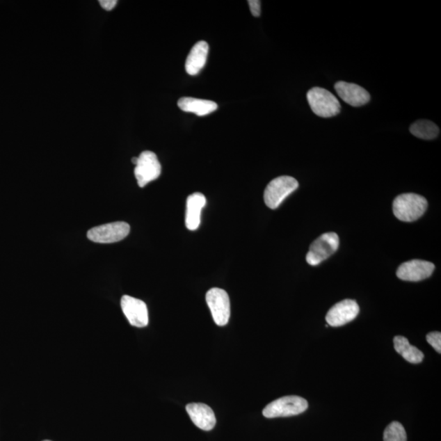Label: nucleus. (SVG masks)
Returning a JSON list of instances; mask_svg holds the SVG:
<instances>
[{"instance_id": "f03ea898", "label": "nucleus", "mask_w": 441, "mask_h": 441, "mask_svg": "<svg viewBox=\"0 0 441 441\" xmlns=\"http://www.w3.org/2000/svg\"><path fill=\"white\" fill-rule=\"evenodd\" d=\"M312 111L322 118H330L339 114L341 105L337 98L330 91L322 88H312L307 95Z\"/></svg>"}, {"instance_id": "ddd939ff", "label": "nucleus", "mask_w": 441, "mask_h": 441, "mask_svg": "<svg viewBox=\"0 0 441 441\" xmlns=\"http://www.w3.org/2000/svg\"><path fill=\"white\" fill-rule=\"evenodd\" d=\"M186 410L197 428L207 431L214 428L216 417L209 406L203 403H191L186 406Z\"/></svg>"}, {"instance_id": "7ed1b4c3", "label": "nucleus", "mask_w": 441, "mask_h": 441, "mask_svg": "<svg viewBox=\"0 0 441 441\" xmlns=\"http://www.w3.org/2000/svg\"><path fill=\"white\" fill-rule=\"evenodd\" d=\"M307 409L308 402L304 398L287 396L268 403L262 411V415L267 419H274L301 415Z\"/></svg>"}, {"instance_id": "20e7f679", "label": "nucleus", "mask_w": 441, "mask_h": 441, "mask_svg": "<svg viewBox=\"0 0 441 441\" xmlns=\"http://www.w3.org/2000/svg\"><path fill=\"white\" fill-rule=\"evenodd\" d=\"M298 182L289 176H281L272 180L264 191V201L267 207L275 209L287 197L296 191Z\"/></svg>"}, {"instance_id": "4468645a", "label": "nucleus", "mask_w": 441, "mask_h": 441, "mask_svg": "<svg viewBox=\"0 0 441 441\" xmlns=\"http://www.w3.org/2000/svg\"><path fill=\"white\" fill-rule=\"evenodd\" d=\"M205 205V196L199 192L191 194L187 198L185 223L190 231H195L199 228L202 209Z\"/></svg>"}, {"instance_id": "dca6fc26", "label": "nucleus", "mask_w": 441, "mask_h": 441, "mask_svg": "<svg viewBox=\"0 0 441 441\" xmlns=\"http://www.w3.org/2000/svg\"><path fill=\"white\" fill-rule=\"evenodd\" d=\"M177 106L183 111L199 116L209 115L218 109L217 103L194 97H182L178 100Z\"/></svg>"}, {"instance_id": "0eeeda50", "label": "nucleus", "mask_w": 441, "mask_h": 441, "mask_svg": "<svg viewBox=\"0 0 441 441\" xmlns=\"http://www.w3.org/2000/svg\"><path fill=\"white\" fill-rule=\"evenodd\" d=\"M130 226L125 222L102 225L89 230L87 236L93 242L111 243L121 241L129 236Z\"/></svg>"}, {"instance_id": "1a4fd4ad", "label": "nucleus", "mask_w": 441, "mask_h": 441, "mask_svg": "<svg viewBox=\"0 0 441 441\" xmlns=\"http://www.w3.org/2000/svg\"><path fill=\"white\" fill-rule=\"evenodd\" d=\"M121 308L131 326L138 328L148 326V310L142 300L125 295L121 298Z\"/></svg>"}, {"instance_id": "9b49d317", "label": "nucleus", "mask_w": 441, "mask_h": 441, "mask_svg": "<svg viewBox=\"0 0 441 441\" xmlns=\"http://www.w3.org/2000/svg\"><path fill=\"white\" fill-rule=\"evenodd\" d=\"M435 270V265L430 262L411 260L398 267L396 275L399 279L411 282L424 280L430 278Z\"/></svg>"}, {"instance_id": "412c9836", "label": "nucleus", "mask_w": 441, "mask_h": 441, "mask_svg": "<svg viewBox=\"0 0 441 441\" xmlns=\"http://www.w3.org/2000/svg\"><path fill=\"white\" fill-rule=\"evenodd\" d=\"M250 11L253 16L257 17L261 15V1L259 0H250L248 1Z\"/></svg>"}, {"instance_id": "423d86ee", "label": "nucleus", "mask_w": 441, "mask_h": 441, "mask_svg": "<svg viewBox=\"0 0 441 441\" xmlns=\"http://www.w3.org/2000/svg\"><path fill=\"white\" fill-rule=\"evenodd\" d=\"M206 303L208 304L216 325L218 326L227 325L231 316V303L226 291L219 288L209 289L206 294Z\"/></svg>"}, {"instance_id": "b1692460", "label": "nucleus", "mask_w": 441, "mask_h": 441, "mask_svg": "<svg viewBox=\"0 0 441 441\" xmlns=\"http://www.w3.org/2000/svg\"><path fill=\"white\" fill-rule=\"evenodd\" d=\"M44 441H51V440H44Z\"/></svg>"}, {"instance_id": "9d476101", "label": "nucleus", "mask_w": 441, "mask_h": 441, "mask_svg": "<svg viewBox=\"0 0 441 441\" xmlns=\"http://www.w3.org/2000/svg\"><path fill=\"white\" fill-rule=\"evenodd\" d=\"M360 307L358 303L345 299L332 307L326 315V321L330 326L339 327L348 323L358 316Z\"/></svg>"}, {"instance_id": "f257e3e1", "label": "nucleus", "mask_w": 441, "mask_h": 441, "mask_svg": "<svg viewBox=\"0 0 441 441\" xmlns=\"http://www.w3.org/2000/svg\"><path fill=\"white\" fill-rule=\"evenodd\" d=\"M428 205V201L422 195L415 193L402 194L394 200L393 213L402 222H415L424 214Z\"/></svg>"}, {"instance_id": "a211bd4d", "label": "nucleus", "mask_w": 441, "mask_h": 441, "mask_svg": "<svg viewBox=\"0 0 441 441\" xmlns=\"http://www.w3.org/2000/svg\"><path fill=\"white\" fill-rule=\"evenodd\" d=\"M410 133L415 137L431 140L438 138L440 134L438 126L429 120H417L410 126Z\"/></svg>"}, {"instance_id": "f8f14e48", "label": "nucleus", "mask_w": 441, "mask_h": 441, "mask_svg": "<svg viewBox=\"0 0 441 441\" xmlns=\"http://www.w3.org/2000/svg\"><path fill=\"white\" fill-rule=\"evenodd\" d=\"M335 90L342 100L355 107L367 104L370 100L368 91L355 83L337 82L335 84Z\"/></svg>"}, {"instance_id": "aec40b11", "label": "nucleus", "mask_w": 441, "mask_h": 441, "mask_svg": "<svg viewBox=\"0 0 441 441\" xmlns=\"http://www.w3.org/2000/svg\"><path fill=\"white\" fill-rule=\"evenodd\" d=\"M426 341L433 348L440 353L441 351V334L440 332H429L426 335Z\"/></svg>"}, {"instance_id": "39448f33", "label": "nucleus", "mask_w": 441, "mask_h": 441, "mask_svg": "<svg viewBox=\"0 0 441 441\" xmlns=\"http://www.w3.org/2000/svg\"><path fill=\"white\" fill-rule=\"evenodd\" d=\"M339 236L335 232L323 233L310 246L306 260L309 265L317 266L326 260L337 250Z\"/></svg>"}, {"instance_id": "6e6552de", "label": "nucleus", "mask_w": 441, "mask_h": 441, "mask_svg": "<svg viewBox=\"0 0 441 441\" xmlns=\"http://www.w3.org/2000/svg\"><path fill=\"white\" fill-rule=\"evenodd\" d=\"M134 175L140 187L157 180L161 175V164L157 154L149 151L141 153L136 163Z\"/></svg>"}, {"instance_id": "2eb2a0df", "label": "nucleus", "mask_w": 441, "mask_h": 441, "mask_svg": "<svg viewBox=\"0 0 441 441\" xmlns=\"http://www.w3.org/2000/svg\"><path fill=\"white\" fill-rule=\"evenodd\" d=\"M209 45L205 41H200L191 49L186 61V70L190 76H196L205 67L209 54Z\"/></svg>"}, {"instance_id": "5701e85b", "label": "nucleus", "mask_w": 441, "mask_h": 441, "mask_svg": "<svg viewBox=\"0 0 441 441\" xmlns=\"http://www.w3.org/2000/svg\"><path fill=\"white\" fill-rule=\"evenodd\" d=\"M132 162H133V163H134V164H135V166H136V163H137V162H138V157H134V158H133V159H132Z\"/></svg>"}, {"instance_id": "f3484780", "label": "nucleus", "mask_w": 441, "mask_h": 441, "mask_svg": "<svg viewBox=\"0 0 441 441\" xmlns=\"http://www.w3.org/2000/svg\"><path fill=\"white\" fill-rule=\"evenodd\" d=\"M394 347L398 354L412 364H419L424 360V355L416 346H412L409 340L405 337L396 336L394 337Z\"/></svg>"}, {"instance_id": "4be33fe9", "label": "nucleus", "mask_w": 441, "mask_h": 441, "mask_svg": "<svg viewBox=\"0 0 441 441\" xmlns=\"http://www.w3.org/2000/svg\"><path fill=\"white\" fill-rule=\"evenodd\" d=\"M118 1L116 0H100V6L106 11H111L113 9Z\"/></svg>"}, {"instance_id": "6ab92c4d", "label": "nucleus", "mask_w": 441, "mask_h": 441, "mask_svg": "<svg viewBox=\"0 0 441 441\" xmlns=\"http://www.w3.org/2000/svg\"><path fill=\"white\" fill-rule=\"evenodd\" d=\"M384 441H407L405 428L399 422H392L387 426L383 433Z\"/></svg>"}]
</instances>
